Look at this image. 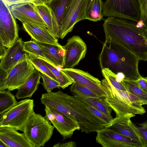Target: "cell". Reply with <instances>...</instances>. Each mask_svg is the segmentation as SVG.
<instances>
[{"instance_id": "43", "label": "cell", "mask_w": 147, "mask_h": 147, "mask_svg": "<svg viewBox=\"0 0 147 147\" xmlns=\"http://www.w3.org/2000/svg\"><path fill=\"white\" fill-rule=\"evenodd\" d=\"M0 147H8L3 142L0 141Z\"/></svg>"}, {"instance_id": "20", "label": "cell", "mask_w": 147, "mask_h": 147, "mask_svg": "<svg viewBox=\"0 0 147 147\" xmlns=\"http://www.w3.org/2000/svg\"><path fill=\"white\" fill-rule=\"evenodd\" d=\"M34 41L40 47L48 61L58 67L63 68L65 51L62 46L59 44L55 45Z\"/></svg>"}, {"instance_id": "17", "label": "cell", "mask_w": 147, "mask_h": 147, "mask_svg": "<svg viewBox=\"0 0 147 147\" xmlns=\"http://www.w3.org/2000/svg\"><path fill=\"white\" fill-rule=\"evenodd\" d=\"M26 53L24 50V42L21 38H19L7 49L5 55L0 60V68L5 71L8 75L19 60Z\"/></svg>"}, {"instance_id": "26", "label": "cell", "mask_w": 147, "mask_h": 147, "mask_svg": "<svg viewBox=\"0 0 147 147\" xmlns=\"http://www.w3.org/2000/svg\"><path fill=\"white\" fill-rule=\"evenodd\" d=\"M120 82L126 91L138 98L143 105H147V94L140 87L137 80H129L123 78Z\"/></svg>"}, {"instance_id": "13", "label": "cell", "mask_w": 147, "mask_h": 147, "mask_svg": "<svg viewBox=\"0 0 147 147\" xmlns=\"http://www.w3.org/2000/svg\"><path fill=\"white\" fill-rule=\"evenodd\" d=\"M62 46L65 51L63 68H73L85 57L87 45L78 36H73L67 40L65 45Z\"/></svg>"}, {"instance_id": "36", "label": "cell", "mask_w": 147, "mask_h": 147, "mask_svg": "<svg viewBox=\"0 0 147 147\" xmlns=\"http://www.w3.org/2000/svg\"><path fill=\"white\" fill-rule=\"evenodd\" d=\"M137 129L147 144V120L140 124Z\"/></svg>"}, {"instance_id": "44", "label": "cell", "mask_w": 147, "mask_h": 147, "mask_svg": "<svg viewBox=\"0 0 147 147\" xmlns=\"http://www.w3.org/2000/svg\"><path fill=\"white\" fill-rule=\"evenodd\" d=\"M144 31L146 36L147 37V30L144 28Z\"/></svg>"}, {"instance_id": "22", "label": "cell", "mask_w": 147, "mask_h": 147, "mask_svg": "<svg viewBox=\"0 0 147 147\" xmlns=\"http://www.w3.org/2000/svg\"><path fill=\"white\" fill-rule=\"evenodd\" d=\"M41 77V73L35 69L25 83L18 89L15 95L16 98H31L38 88Z\"/></svg>"}, {"instance_id": "40", "label": "cell", "mask_w": 147, "mask_h": 147, "mask_svg": "<svg viewBox=\"0 0 147 147\" xmlns=\"http://www.w3.org/2000/svg\"><path fill=\"white\" fill-rule=\"evenodd\" d=\"M76 146V143L74 142H67L60 143H58L56 144L53 147H74Z\"/></svg>"}, {"instance_id": "16", "label": "cell", "mask_w": 147, "mask_h": 147, "mask_svg": "<svg viewBox=\"0 0 147 147\" xmlns=\"http://www.w3.org/2000/svg\"><path fill=\"white\" fill-rule=\"evenodd\" d=\"M129 116H119L113 118L105 127L140 142L144 147L147 144Z\"/></svg>"}, {"instance_id": "7", "label": "cell", "mask_w": 147, "mask_h": 147, "mask_svg": "<svg viewBox=\"0 0 147 147\" xmlns=\"http://www.w3.org/2000/svg\"><path fill=\"white\" fill-rule=\"evenodd\" d=\"M102 14L136 22L141 20L138 0H106L103 3Z\"/></svg>"}, {"instance_id": "32", "label": "cell", "mask_w": 147, "mask_h": 147, "mask_svg": "<svg viewBox=\"0 0 147 147\" xmlns=\"http://www.w3.org/2000/svg\"><path fill=\"white\" fill-rule=\"evenodd\" d=\"M102 73L105 78L115 88L119 90L126 91L121 83L118 81L117 75L107 68L102 69Z\"/></svg>"}, {"instance_id": "24", "label": "cell", "mask_w": 147, "mask_h": 147, "mask_svg": "<svg viewBox=\"0 0 147 147\" xmlns=\"http://www.w3.org/2000/svg\"><path fill=\"white\" fill-rule=\"evenodd\" d=\"M103 4L102 0H88L86 11V19L95 22L102 20Z\"/></svg>"}, {"instance_id": "33", "label": "cell", "mask_w": 147, "mask_h": 147, "mask_svg": "<svg viewBox=\"0 0 147 147\" xmlns=\"http://www.w3.org/2000/svg\"><path fill=\"white\" fill-rule=\"evenodd\" d=\"M83 103L86 107L104 123L108 125L113 119L111 114H107L87 103Z\"/></svg>"}, {"instance_id": "31", "label": "cell", "mask_w": 147, "mask_h": 147, "mask_svg": "<svg viewBox=\"0 0 147 147\" xmlns=\"http://www.w3.org/2000/svg\"><path fill=\"white\" fill-rule=\"evenodd\" d=\"M24 50L27 53L47 60L40 47L33 40L24 42Z\"/></svg>"}, {"instance_id": "39", "label": "cell", "mask_w": 147, "mask_h": 147, "mask_svg": "<svg viewBox=\"0 0 147 147\" xmlns=\"http://www.w3.org/2000/svg\"><path fill=\"white\" fill-rule=\"evenodd\" d=\"M137 81L142 89L147 94V78L142 76Z\"/></svg>"}, {"instance_id": "18", "label": "cell", "mask_w": 147, "mask_h": 147, "mask_svg": "<svg viewBox=\"0 0 147 147\" xmlns=\"http://www.w3.org/2000/svg\"><path fill=\"white\" fill-rule=\"evenodd\" d=\"M15 129L7 127H0V141L8 147H33L25 136Z\"/></svg>"}, {"instance_id": "28", "label": "cell", "mask_w": 147, "mask_h": 147, "mask_svg": "<svg viewBox=\"0 0 147 147\" xmlns=\"http://www.w3.org/2000/svg\"><path fill=\"white\" fill-rule=\"evenodd\" d=\"M17 102L15 96L10 91H0V114L11 108Z\"/></svg>"}, {"instance_id": "27", "label": "cell", "mask_w": 147, "mask_h": 147, "mask_svg": "<svg viewBox=\"0 0 147 147\" xmlns=\"http://www.w3.org/2000/svg\"><path fill=\"white\" fill-rule=\"evenodd\" d=\"M75 96L82 102L87 103L107 114H111L112 109L105 101V98Z\"/></svg>"}, {"instance_id": "41", "label": "cell", "mask_w": 147, "mask_h": 147, "mask_svg": "<svg viewBox=\"0 0 147 147\" xmlns=\"http://www.w3.org/2000/svg\"><path fill=\"white\" fill-rule=\"evenodd\" d=\"M5 47L0 42V59H2L5 55L7 51Z\"/></svg>"}, {"instance_id": "8", "label": "cell", "mask_w": 147, "mask_h": 147, "mask_svg": "<svg viewBox=\"0 0 147 147\" xmlns=\"http://www.w3.org/2000/svg\"><path fill=\"white\" fill-rule=\"evenodd\" d=\"M9 7L0 0V42L6 48L11 46L19 38L18 28Z\"/></svg>"}, {"instance_id": "37", "label": "cell", "mask_w": 147, "mask_h": 147, "mask_svg": "<svg viewBox=\"0 0 147 147\" xmlns=\"http://www.w3.org/2000/svg\"><path fill=\"white\" fill-rule=\"evenodd\" d=\"M140 16L147 13V0H138Z\"/></svg>"}, {"instance_id": "10", "label": "cell", "mask_w": 147, "mask_h": 147, "mask_svg": "<svg viewBox=\"0 0 147 147\" xmlns=\"http://www.w3.org/2000/svg\"><path fill=\"white\" fill-rule=\"evenodd\" d=\"M28 54H24L8 75L6 80L7 90L18 89L22 85L35 69Z\"/></svg>"}, {"instance_id": "30", "label": "cell", "mask_w": 147, "mask_h": 147, "mask_svg": "<svg viewBox=\"0 0 147 147\" xmlns=\"http://www.w3.org/2000/svg\"><path fill=\"white\" fill-rule=\"evenodd\" d=\"M28 54L30 61L36 69L58 81L51 70L40 58L30 53Z\"/></svg>"}, {"instance_id": "14", "label": "cell", "mask_w": 147, "mask_h": 147, "mask_svg": "<svg viewBox=\"0 0 147 147\" xmlns=\"http://www.w3.org/2000/svg\"><path fill=\"white\" fill-rule=\"evenodd\" d=\"M9 7L13 16L22 23H25L47 28V26L32 3H23Z\"/></svg>"}, {"instance_id": "21", "label": "cell", "mask_w": 147, "mask_h": 147, "mask_svg": "<svg viewBox=\"0 0 147 147\" xmlns=\"http://www.w3.org/2000/svg\"><path fill=\"white\" fill-rule=\"evenodd\" d=\"M24 29L36 42L58 45L57 38L53 35L47 28L25 23H22Z\"/></svg>"}, {"instance_id": "6", "label": "cell", "mask_w": 147, "mask_h": 147, "mask_svg": "<svg viewBox=\"0 0 147 147\" xmlns=\"http://www.w3.org/2000/svg\"><path fill=\"white\" fill-rule=\"evenodd\" d=\"M34 100L26 98L0 114V127L13 128L23 131L24 127L34 112Z\"/></svg>"}, {"instance_id": "9", "label": "cell", "mask_w": 147, "mask_h": 147, "mask_svg": "<svg viewBox=\"0 0 147 147\" xmlns=\"http://www.w3.org/2000/svg\"><path fill=\"white\" fill-rule=\"evenodd\" d=\"M88 0H73L66 9L63 17L60 38L63 39L71 32L75 25L86 18Z\"/></svg>"}, {"instance_id": "19", "label": "cell", "mask_w": 147, "mask_h": 147, "mask_svg": "<svg viewBox=\"0 0 147 147\" xmlns=\"http://www.w3.org/2000/svg\"><path fill=\"white\" fill-rule=\"evenodd\" d=\"M32 3L46 24L48 30L56 38H60L59 27L52 9L42 0H35Z\"/></svg>"}, {"instance_id": "23", "label": "cell", "mask_w": 147, "mask_h": 147, "mask_svg": "<svg viewBox=\"0 0 147 147\" xmlns=\"http://www.w3.org/2000/svg\"><path fill=\"white\" fill-rule=\"evenodd\" d=\"M53 11L60 28V33L64 13L73 0H42Z\"/></svg>"}, {"instance_id": "15", "label": "cell", "mask_w": 147, "mask_h": 147, "mask_svg": "<svg viewBox=\"0 0 147 147\" xmlns=\"http://www.w3.org/2000/svg\"><path fill=\"white\" fill-rule=\"evenodd\" d=\"M61 69L74 81L90 89L99 96H108L101 82L89 73L79 69Z\"/></svg>"}, {"instance_id": "38", "label": "cell", "mask_w": 147, "mask_h": 147, "mask_svg": "<svg viewBox=\"0 0 147 147\" xmlns=\"http://www.w3.org/2000/svg\"><path fill=\"white\" fill-rule=\"evenodd\" d=\"M9 7L12 5L23 3L32 2L35 0H3Z\"/></svg>"}, {"instance_id": "5", "label": "cell", "mask_w": 147, "mask_h": 147, "mask_svg": "<svg viewBox=\"0 0 147 147\" xmlns=\"http://www.w3.org/2000/svg\"><path fill=\"white\" fill-rule=\"evenodd\" d=\"M45 117L34 112L25 125L23 132L33 147L44 146L51 138L55 128Z\"/></svg>"}, {"instance_id": "1", "label": "cell", "mask_w": 147, "mask_h": 147, "mask_svg": "<svg viewBox=\"0 0 147 147\" xmlns=\"http://www.w3.org/2000/svg\"><path fill=\"white\" fill-rule=\"evenodd\" d=\"M40 100L45 107L54 109L76 121L82 132H97L107 125L90 111L84 103L62 91L43 94Z\"/></svg>"}, {"instance_id": "25", "label": "cell", "mask_w": 147, "mask_h": 147, "mask_svg": "<svg viewBox=\"0 0 147 147\" xmlns=\"http://www.w3.org/2000/svg\"><path fill=\"white\" fill-rule=\"evenodd\" d=\"M40 58L49 67L55 77L60 84V88L65 89L74 82V80L63 71L61 68L56 67L47 60L41 58Z\"/></svg>"}, {"instance_id": "35", "label": "cell", "mask_w": 147, "mask_h": 147, "mask_svg": "<svg viewBox=\"0 0 147 147\" xmlns=\"http://www.w3.org/2000/svg\"><path fill=\"white\" fill-rule=\"evenodd\" d=\"M7 76L6 71L0 68V91L7 89L6 82Z\"/></svg>"}, {"instance_id": "2", "label": "cell", "mask_w": 147, "mask_h": 147, "mask_svg": "<svg viewBox=\"0 0 147 147\" xmlns=\"http://www.w3.org/2000/svg\"><path fill=\"white\" fill-rule=\"evenodd\" d=\"M137 22L115 17H109L103 24L105 40L117 43L136 55L140 60L147 61V37L144 28Z\"/></svg>"}, {"instance_id": "42", "label": "cell", "mask_w": 147, "mask_h": 147, "mask_svg": "<svg viewBox=\"0 0 147 147\" xmlns=\"http://www.w3.org/2000/svg\"><path fill=\"white\" fill-rule=\"evenodd\" d=\"M141 18L144 24V28L147 30V13L141 16Z\"/></svg>"}, {"instance_id": "3", "label": "cell", "mask_w": 147, "mask_h": 147, "mask_svg": "<svg viewBox=\"0 0 147 147\" xmlns=\"http://www.w3.org/2000/svg\"><path fill=\"white\" fill-rule=\"evenodd\" d=\"M139 58L123 46L106 40L99 56L101 70L107 68L115 74H122L125 79L137 80L142 77L138 70Z\"/></svg>"}, {"instance_id": "4", "label": "cell", "mask_w": 147, "mask_h": 147, "mask_svg": "<svg viewBox=\"0 0 147 147\" xmlns=\"http://www.w3.org/2000/svg\"><path fill=\"white\" fill-rule=\"evenodd\" d=\"M108 96L105 100L116 114L133 117L146 112L141 100L136 96L126 91L117 89L105 79L101 81Z\"/></svg>"}, {"instance_id": "45", "label": "cell", "mask_w": 147, "mask_h": 147, "mask_svg": "<svg viewBox=\"0 0 147 147\" xmlns=\"http://www.w3.org/2000/svg\"><path fill=\"white\" fill-rule=\"evenodd\" d=\"M146 44H147V40H146Z\"/></svg>"}, {"instance_id": "34", "label": "cell", "mask_w": 147, "mask_h": 147, "mask_svg": "<svg viewBox=\"0 0 147 147\" xmlns=\"http://www.w3.org/2000/svg\"><path fill=\"white\" fill-rule=\"evenodd\" d=\"M41 74L43 81L42 84L47 92H51L55 88L60 87V84L58 81L44 74L41 73Z\"/></svg>"}, {"instance_id": "12", "label": "cell", "mask_w": 147, "mask_h": 147, "mask_svg": "<svg viewBox=\"0 0 147 147\" xmlns=\"http://www.w3.org/2000/svg\"><path fill=\"white\" fill-rule=\"evenodd\" d=\"M96 141L103 147H144L140 142L105 128L97 132Z\"/></svg>"}, {"instance_id": "11", "label": "cell", "mask_w": 147, "mask_h": 147, "mask_svg": "<svg viewBox=\"0 0 147 147\" xmlns=\"http://www.w3.org/2000/svg\"><path fill=\"white\" fill-rule=\"evenodd\" d=\"M45 118L50 121L64 140L71 138L74 132L80 129L77 121L54 109L45 107Z\"/></svg>"}, {"instance_id": "29", "label": "cell", "mask_w": 147, "mask_h": 147, "mask_svg": "<svg viewBox=\"0 0 147 147\" xmlns=\"http://www.w3.org/2000/svg\"><path fill=\"white\" fill-rule=\"evenodd\" d=\"M71 92L75 96L99 98L100 97L88 88L75 82L70 87Z\"/></svg>"}]
</instances>
